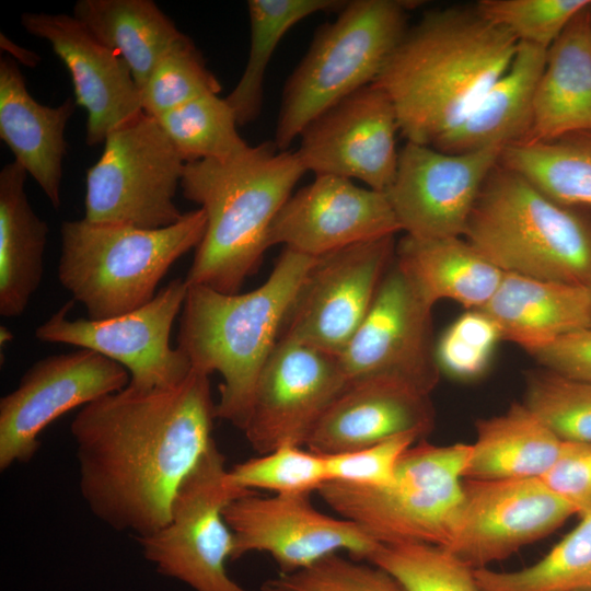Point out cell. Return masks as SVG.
<instances>
[{
  "label": "cell",
  "instance_id": "obj_1",
  "mask_svg": "<svg viewBox=\"0 0 591 591\" xmlns=\"http://www.w3.org/2000/svg\"><path fill=\"white\" fill-rule=\"evenodd\" d=\"M215 408L209 375L194 369L175 386L127 385L81 407L70 432L93 515L136 537L164 526L176 490L215 441Z\"/></svg>",
  "mask_w": 591,
  "mask_h": 591
},
{
  "label": "cell",
  "instance_id": "obj_2",
  "mask_svg": "<svg viewBox=\"0 0 591 591\" xmlns=\"http://www.w3.org/2000/svg\"><path fill=\"white\" fill-rule=\"evenodd\" d=\"M519 40L474 5L426 12L374 81L407 141L430 146L456 127L509 68Z\"/></svg>",
  "mask_w": 591,
  "mask_h": 591
},
{
  "label": "cell",
  "instance_id": "obj_3",
  "mask_svg": "<svg viewBox=\"0 0 591 591\" xmlns=\"http://www.w3.org/2000/svg\"><path fill=\"white\" fill-rule=\"evenodd\" d=\"M305 172L296 152L281 151L274 141L228 160L186 163L179 186L206 217L186 283L240 292L259 267L269 228Z\"/></svg>",
  "mask_w": 591,
  "mask_h": 591
},
{
  "label": "cell",
  "instance_id": "obj_4",
  "mask_svg": "<svg viewBox=\"0 0 591 591\" xmlns=\"http://www.w3.org/2000/svg\"><path fill=\"white\" fill-rule=\"evenodd\" d=\"M316 258L283 248L270 275L245 293L188 286L177 346L194 370L220 374L216 418L244 430L259 373Z\"/></svg>",
  "mask_w": 591,
  "mask_h": 591
},
{
  "label": "cell",
  "instance_id": "obj_5",
  "mask_svg": "<svg viewBox=\"0 0 591 591\" xmlns=\"http://www.w3.org/2000/svg\"><path fill=\"white\" fill-rule=\"evenodd\" d=\"M463 237L503 273L591 286V219L499 162Z\"/></svg>",
  "mask_w": 591,
  "mask_h": 591
},
{
  "label": "cell",
  "instance_id": "obj_6",
  "mask_svg": "<svg viewBox=\"0 0 591 591\" xmlns=\"http://www.w3.org/2000/svg\"><path fill=\"white\" fill-rule=\"evenodd\" d=\"M206 230L202 209L160 229L93 223L61 224L58 279L94 321L134 311L155 297L171 266L199 245Z\"/></svg>",
  "mask_w": 591,
  "mask_h": 591
},
{
  "label": "cell",
  "instance_id": "obj_7",
  "mask_svg": "<svg viewBox=\"0 0 591 591\" xmlns=\"http://www.w3.org/2000/svg\"><path fill=\"white\" fill-rule=\"evenodd\" d=\"M417 2L346 1L315 33L285 84L274 143L285 151L316 116L373 83L408 30Z\"/></svg>",
  "mask_w": 591,
  "mask_h": 591
},
{
  "label": "cell",
  "instance_id": "obj_8",
  "mask_svg": "<svg viewBox=\"0 0 591 591\" xmlns=\"http://www.w3.org/2000/svg\"><path fill=\"white\" fill-rule=\"evenodd\" d=\"M471 444H413L392 483L359 487L325 483L321 498L341 518L364 528L381 544L425 543L447 547L462 497Z\"/></svg>",
  "mask_w": 591,
  "mask_h": 591
},
{
  "label": "cell",
  "instance_id": "obj_9",
  "mask_svg": "<svg viewBox=\"0 0 591 591\" xmlns=\"http://www.w3.org/2000/svg\"><path fill=\"white\" fill-rule=\"evenodd\" d=\"M185 162L157 118L144 113L114 129L86 172L84 220L160 229L184 213L174 202Z\"/></svg>",
  "mask_w": 591,
  "mask_h": 591
},
{
  "label": "cell",
  "instance_id": "obj_10",
  "mask_svg": "<svg viewBox=\"0 0 591 591\" xmlns=\"http://www.w3.org/2000/svg\"><path fill=\"white\" fill-rule=\"evenodd\" d=\"M228 470L225 456L213 441L176 490L167 523L136 537L158 572L195 591H250L227 571L233 535L223 509L251 493L232 485Z\"/></svg>",
  "mask_w": 591,
  "mask_h": 591
},
{
  "label": "cell",
  "instance_id": "obj_11",
  "mask_svg": "<svg viewBox=\"0 0 591 591\" xmlns=\"http://www.w3.org/2000/svg\"><path fill=\"white\" fill-rule=\"evenodd\" d=\"M187 291L185 278H175L147 304L101 321L69 318L73 305L69 302L40 324L35 336L45 343L91 349L117 362L130 374L128 386L134 390L172 387L193 370L187 356L170 345Z\"/></svg>",
  "mask_w": 591,
  "mask_h": 591
},
{
  "label": "cell",
  "instance_id": "obj_12",
  "mask_svg": "<svg viewBox=\"0 0 591 591\" xmlns=\"http://www.w3.org/2000/svg\"><path fill=\"white\" fill-rule=\"evenodd\" d=\"M394 235L316 258L286 315L280 338L338 357L368 314L395 260Z\"/></svg>",
  "mask_w": 591,
  "mask_h": 591
},
{
  "label": "cell",
  "instance_id": "obj_13",
  "mask_svg": "<svg viewBox=\"0 0 591 591\" xmlns=\"http://www.w3.org/2000/svg\"><path fill=\"white\" fill-rule=\"evenodd\" d=\"M309 497L251 491L229 502L223 517L233 535L232 560L266 553L281 573L309 568L341 551L368 561L381 543L361 525L318 511Z\"/></svg>",
  "mask_w": 591,
  "mask_h": 591
},
{
  "label": "cell",
  "instance_id": "obj_14",
  "mask_svg": "<svg viewBox=\"0 0 591 591\" xmlns=\"http://www.w3.org/2000/svg\"><path fill=\"white\" fill-rule=\"evenodd\" d=\"M128 371L91 349L51 355L33 363L0 399V470L30 462L39 434L63 414L125 389Z\"/></svg>",
  "mask_w": 591,
  "mask_h": 591
},
{
  "label": "cell",
  "instance_id": "obj_15",
  "mask_svg": "<svg viewBox=\"0 0 591 591\" xmlns=\"http://www.w3.org/2000/svg\"><path fill=\"white\" fill-rule=\"evenodd\" d=\"M431 311L394 260L368 314L337 357L347 382L393 379L430 394L441 372Z\"/></svg>",
  "mask_w": 591,
  "mask_h": 591
},
{
  "label": "cell",
  "instance_id": "obj_16",
  "mask_svg": "<svg viewBox=\"0 0 591 591\" xmlns=\"http://www.w3.org/2000/svg\"><path fill=\"white\" fill-rule=\"evenodd\" d=\"M575 509L538 477L463 479V497L447 548L486 568L559 528Z\"/></svg>",
  "mask_w": 591,
  "mask_h": 591
},
{
  "label": "cell",
  "instance_id": "obj_17",
  "mask_svg": "<svg viewBox=\"0 0 591 591\" xmlns=\"http://www.w3.org/2000/svg\"><path fill=\"white\" fill-rule=\"evenodd\" d=\"M347 383L337 357L280 338L259 373L243 430L251 448L265 454L305 445Z\"/></svg>",
  "mask_w": 591,
  "mask_h": 591
},
{
  "label": "cell",
  "instance_id": "obj_18",
  "mask_svg": "<svg viewBox=\"0 0 591 591\" xmlns=\"http://www.w3.org/2000/svg\"><path fill=\"white\" fill-rule=\"evenodd\" d=\"M502 149L448 153L406 141L385 192L401 231L415 239L463 236L485 179Z\"/></svg>",
  "mask_w": 591,
  "mask_h": 591
},
{
  "label": "cell",
  "instance_id": "obj_19",
  "mask_svg": "<svg viewBox=\"0 0 591 591\" xmlns=\"http://www.w3.org/2000/svg\"><path fill=\"white\" fill-rule=\"evenodd\" d=\"M397 131L393 101L373 82L311 120L296 153L306 172L359 179L385 193L397 170Z\"/></svg>",
  "mask_w": 591,
  "mask_h": 591
},
{
  "label": "cell",
  "instance_id": "obj_20",
  "mask_svg": "<svg viewBox=\"0 0 591 591\" xmlns=\"http://www.w3.org/2000/svg\"><path fill=\"white\" fill-rule=\"evenodd\" d=\"M399 231L384 192L356 186L344 177L315 175L281 207L267 243L318 258Z\"/></svg>",
  "mask_w": 591,
  "mask_h": 591
},
{
  "label": "cell",
  "instance_id": "obj_21",
  "mask_svg": "<svg viewBox=\"0 0 591 591\" xmlns=\"http://www.w3.org/2000/svg\"><path fill=\"white\" fill-rule=\"evenodd\" d=\"M25 31L47 40L67 67L76 104L88 113L86 143H104L114 129L143 114L141 92L126 62L73 15L23 13Z\"/></svg>",
  "mask_w": 591,
  "mask_h": 591
},
{
  "label": "cell",
  "instance_id": "obj_22",
  "mask_svg": "<svg viewBox=\"0 0 591 591\" xmlns=\"http://www.w3.org/2000/svg\"><path fill=\"white\" fill-rule=\"evenodd\" d=\"M429 394L393 379L347 383L320 419L305 447L322 455L350 452L433 426Z\"/></svg>",
  "mask_w": 591,
  "mask_h": 591
},
{
  "label": "cell",
  "instance_id": "obj_23",
  "mask_svg": "<svg viewBox=\"0 0 591 591\" xmlns=\"http://www.w3.org/2000/svg\"><path fill=\"white\" fill-rule=\"evenodd\" d=\"M76 101L50 107L27 91L16 62L0 59V138L18 162L36 181L54 208L60 207L65 130Z\"/></svg>",
  "mask_w": 591,
  "mask_h": 591
},
{
  "label": "cell",
  "instance_id": "obj_24",
  "mask_svg": "<svg viewBox=\"0 0 591 591\" xmlns=\"http://www.w3.org/2000/svg\"><path fill=\"white\" fill-rule=\"evenodd\" d=\"M479 310L495 322L502 339L531 354L591 328V289L505 273Z\"/></svg>",
  "mask_w": 591,
  "mask_h": 591
},
{
  "label": "cell",
  "instance_id": "obj_25",
  "mask_svg": "<svg viewBox=\"0 0 591 591\" xmlns=\"http://www.w3.org/2000/svg\"><path fill=\"white\" fill-rule=\"evenodd\" d=\"M547 49L519 42L505 73L476 107L432 146L448 153H464L523 142L533 125L537 82Z\"/></svg>",
  "mask_w": 591,
  "mask_h": 591
},
{
  "label": "cell",
  "instance_id": "obj_26",
  "mask_svg": "<svg viewBox=\"0 0 591 591\" xmlns=\"http://www.w3.org/2000/svg\"><path fill=\"white\" fill-rule=\"evenodd\" d=\"M590 3V2H589ZM591 132V24L588 5L546 51L537 82L533 125L523 142Z\"/></svg>",
  "mask_w": 591,
  "mask_h": 591
},
{
  "label": "cell",
  "instance_id": "obj_27",
  "mask_svg": "<svg viewBox=\"0 0 591 591\" xmlns=\"http://www.w3.org/2000/svg\"><path fill=\"white\" fill-rule=\"evenodd\" d=\"M395 263L431 308L448 299L479 310L505 275L463 236L424 240L405 234L396 243Z\"/></svg>",
  "mask_w": 591,
  "mask_h": 591
},
{
  "label": "cell",
  "instance_id": "obj_28",
  "mask_svg": "<svg viewBox=\"0 0 591 591\" xmlns=\"http://www.w3.org/2000/svg\"><path fill=\"white\" fill-rule=\"evenodd\" d=\"M27 172L15 161L0 171V314L24 313L44 271L48 224L28 202Z\"/></svg>",
  "mask_w": 591,
  "mask_h": 591
},
{
  "label": "cell",
  "instance_id": "obj_29",
  "mask_svg": "<svg viewBox=\"0 0 591 591\" xmlns=\"http://www.w3.org/2000/svg\"><path fill=\"white\" fill-rule=\"evenodd\" d=\"M464 479L541 477L556 461L563 440L523 402L478 419Z\"/></svg>",
  "mask_w": 591,
  "mask_h": 591
},
{
  "label": "cell",
  "instance_id": "obj_30",
  "mask_svg": "<svg viewBox=\"0 0 591 591\" xmlns=\"http://www.w3.org/2000/svg\"><path fill=\"white\" fill-rule=\"evenodd\" d=\"M73 16L126 62L140 92L162 56L184 36L151 0H79Z\"/></svg>",
  "mask_w": 591,
  "mask_h": 591
},
{
  "label": "cell",
  "instance_id": "obj_31",
  "mask_svg": "<svg viewBox=\"0 0 591 591\" xmlns=\"http://www.w3.org/2000/svg\"><path fill=\"white\" fill-rule=\"evenodd\" d=\"M499 163L563 205L591 206L590 131L508 146Z\"/></svg>",
  "mask_w": 591,
  "mask_h": 591
},
{
  "label": "cell",
  "instance_id": "obj_32",
  "mask_svg": "<svg viewBox=\"0 0 591 591\" xmlns=\"http://www.w3.org/2000/svg\"><path fill=\"white\" fill-rule=\"evenodd\" d=\"M340 0H250L251 44L247 61L235 88L225 97L237 125L255 120L262 111L264 77L282 36L301 20L322 12L340 10Z\"/></svg>",
  "mask_w": 591,
  "mask_h": 591
},
{
  "label": "cell",
  "instance_id": "obj_33",
  "mask_svg": "<svg viewBox=\"0 0 591 591\" xmlns=\"http://www.w3.org/2000/svg\"><path fill=\"white\" fill-rule=\"evenodd\" d=\"M479 591H591V512L536 563L513 571L474 570Z\"/></svg>",
  "mask_w": 591,
  "mask_h": 591
},
{
  "label": "cell",
  "instance_id": "obj_34",
  "mask_svg": "<svg viewBox=\"0 0 591 591\" xmlns=\"http://www.w3.org/2000/svg\"><path fill=\"white\" fill-rule=\"evenodd\" d=\"M157 119L185 163L228 160L250 147L236 130L234 111L218 94L194 99Z\"/></svg>",
  "mask_w": 591,
  "mask_h": 591
},
{
  "label": "cell",
  "instance_id": "obj_35",
  "mask_svg": "<svg viewBox=\"0 0 591 591\" xmlns=\"http://www.w3.org/2000/svg\"><path fill=\"white\" fill-rule=\"evenodd\" d=\"M368 561L391 575L405 591H479L475 568L438 545L381 544Z\"/></svg>",
  "mask_w": 591,
  "mask_h": 591
},
{
  "label": "cell",
  "instance_id": "obj_36",
  "mask_svg": "<svg viewBox=\"0 0 591 591\" xmlns=\"http://www.w3.org/2000/svg\"><path fill=\"white\" fill-rule=\"evenodd\" d=\"M228 478L240 489L279 496H310L328 482L325 456L294 444L235 464Z\"/></svg>",
  "mask_w": 591,
  "mask_h": 591
},
{
  "label": "cell",
  "instance_id": "obj_37",
  "mask_svg": "<svg viewBox=\"0 0 591 591\" xmlns=\"http://www.w3.org/2000/svg\"><path fill=\"white\" fill-rule=\"evenodd\" d=\"M221 84L207 68L193 40L184 35L159 60L141 91L142 111L159 118L206 94H219Z\"/></svg>",
  "mask_w": 591,
  "mask_h": 591
},
{
  "label": "cell",
  "instance_id": "obj_38",
  "mask_svg": "<svg viewBox=\"0 0 591 591\" xmlns=\"http://www.w3.org/2000/svg\"><path fill=\"white\" fill-rule=\"evenodd\" d=\"M523 403L559 439L591 442V383L534 370L526 375Z\"/></svg>",
  "mask_w": 591,
  "mask_h": 591
},
{
  "label": "cell",
  "instance_id": "obj_39",
  "mask_svg": "<svg viewBox=\"0 0 591 591\" xmlns=\"http://www.w3.org/2000/svg\"><path fill=\"white\" fill-rule=\"evenodd\" d=\"M590 0H479L477 11L519 42L548 49Z\"/></svg>",
  "mask_w": 591,
  "mask_h": 591
},
{
  "label": "cell",
  "instance_id": "obj_40",
  "mask_svg": "<svg viewBox=\"0 0 591 591\" xmlns=\"http://www.w3.org/2000/svg\"><path fill=\"white\" fill-rule=\"evenodd\" d=\"M500 340V331L486 313L467 310L436 341L439 369L459 380L479 378L488 369Z\"/></svg>",
  "mask_w": 591,
  "mask_h": 591
},
{
  "label": "cell",
  "instance_id": "obj_41",
  "mask_svg": "<svg viewBox=\"0 0 591 591\" xmlns=\"http://www.w3.org/2000/svg\"><path fill=\"white\" fill-rule=\"evenodd\" d=\"M264 591H405L380 567L340 554L290 573L279 572L263 584Z\"/></svg>",
  "mask_w": 591,
  "mask_h": 591
},
{
  "label": "cell",
  "instance_id": "obj_42",
  "mask_svg": "<svg viewBox=\"0 0 591 591\" xmlns=\"http://www.w3.org/2000/svg\"><path fill=\"white\" fill-rule=\"evenodd\" d=\"M420 437L406 433L350 452L324 455L328 482L359 487H385L402 455Z\"/></svg>",
  "mask_w": 591,
  "mask_h": 591
},
{
  "label": "cell",
  "instance_id": "obj_43",
  "mask_svg": "<svg viewBox=\"0 0 591 591\" xmlns=\"http://www.w3.org/2000/svg\"><path fill=\"white\" fill-rule=\"evenodd\" d=\"M580 518L591 512V442L564 441L551 468L538 477Z\"/></svg>",
  "mask_w": 591,
  "mask_h": 591
},
{
  "label": "cell",
  "instance_id": "obj_44",
  "mask_svg": "<svg viewBox=\"0 0 591 591\" xmlns=\"http://www.w3.org/2000/svg\"><path fill=\"white\" fill-rule=\"evenodd\" d=\"M530 355L544 369L591 383V328L564 336Z\"/></svg>",
  "mask_w": 591,
  "mask_h": 591
},
{
  "label": "cell",
  "instance_id": "obj_45",
  "mask_svg": "<svg viewBox=\"0 0 591 591\" xmlns=\"http://www.w3.org/2000/svg\"><path fill=\"white\" fill-rule=\"evenodd\" d=\"M13 338L12 333L7 328L1 326L0 328V345L1 347L5 346Z\"/></svg>",
  "mask_w": 591,
  "mask_h": 591
},
{
  "label": "cell",
  "instance_id": "obj_46",
  "mask_svg": "<svg viewBox=\"0 0 591 591\" xmlns=\"http://www.w3.org/2000/svg\"><path fill=\"white\" fill-rule=\"evenodd\" d=\"M588 11H589L590 24H591V0H590V3L588 4Z\"/></svg>",
  "mask_w": 591,
  "mask_h": 591
},
{
  "label": "cell",
  "instance_id": "obj_47",
  "mask_svg": "<svg viewBox=\"0 0 591 591\" xmlns=\"http://www.w3.org/2000/svg\"><path fill=\"white\" fill-rule=\"evenodd\" d=\"M590 289H591V286H590Z\"/></svg>",
  "mask_w": 591,
  "mask_h": 591
}]
</instances>
